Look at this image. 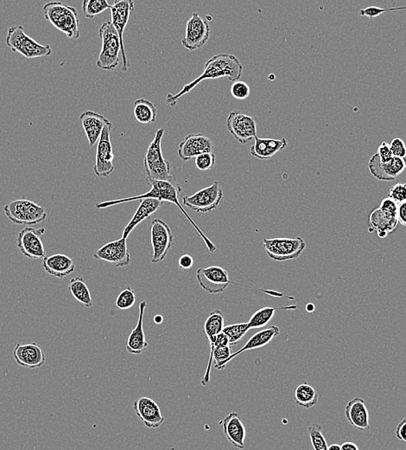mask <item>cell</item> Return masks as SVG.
I'll use <instances>...</instances> for the list:
<instances>
[{"label": "cell", "mask_w": 406, "mask_h": 450, "mask_svg": "<svg viewBox=\"0 0 406 450\" xmlns=\"http://www.w3.org/2000/svg\"><path fill=\"white\" fill-rule=\"evenodd\" d=\"M146 180L147 184L150 186V190L147 191V193L139 195V196L126 197V199L106 201V202L96 204L95 207L97 209H104V208L116 206V204L144 199H154L163 201V202L166 201V202L172 203L179 208V210L182 211L184 216H185L187 219L190 221V223L193 225V227L196 229L198 234H199L201 237L203 238V240L204 243H205L207 250H209L210 253H214V252L216 250V245L212 243V241H211L209 237L205 236V234L201 231L200 228L198 227V225L194 223L192 218H191L190 215L187 213V211L183 209L182 206H181L179 197L181 193H182V187H181L180 184L177 182V180L159 181L147 179Z\"/></svg>", "instance_id": "obj_1"}, {"label": "cell", "mask_w": 406, "mask_h": 450, "mask_svg": "<svg viewBox=\"0 0 406 450\" xmlns=\"http://www.w3.org/2000/svg\"><path fill=\"white\" fill-rule=\"evenodd\" d=\"M243 66L240 60L231 54H219L207 60L204 65L203 73L192 82L186 84L176 95L168 94L166 103L170 107H175L177 102L186 94L190 93L194 87L204 80L224 78L227 77L230 82L240 81L243 76Z\"/></svg>", "instance_id": "obj_2"}, {"label": "cell", "mask_w": 406, "mask_h": 450, "mask_svg": "<svg viewBox=\"0 0 406 450\" xmlns=\"http://www.w3.org/2000/svg\"><path fill=\"white\" fill-rule=\"evenodd\" d=\"M43 12L47 21L69 39L80 38V19L73 6L63 2H49L43 6Z\"/></svg>", "instance_id": "obj_3"}, {"label": "cell", "mask_w": 406, "mask_h": 450, "mask_svg": "<svg viewBox=\"0 0 406 450\" xmlns=\"http://www.w3.org/2000/svg\"><path fill=\"white\" fill-rule=\"evenodd\" d=\"M164 129H159L157 131L155 137L150 144L144 159V171L147 175V180L159 181L175 180V177L171 175L170 164L169 161L164 159L162 153V139Z\"/></svg>", "instance_id": "obj_4"}, {"label": "cell", "mask_w": 406, "mask_h": 450, "mask_svg": "<svg viewBox=\"0 0 406 450\" xmlns=\"http://www.w3.org/2000/svg\"><path fill=\"white\" fill-rule=\"evenodd\" d=\"M5 42L12 52H19L26 58L49 56L52 54L50 45H43L35 41L26 34L23 25L10 27Z\"/></svg>", "instance_id": "obj_5"}, {"label": "cell", "mask_w": 406, "mask_h": 450, "mask_svg": "<svg viewBox=\"0 0 406 450\" xmlns=\"http://www.w3.org/2000/svg\"><path fill=\"white\" fill-rule=\"evenodd\" d=\"M102 46L96 65L104 70H113L120 65V53H122L118 32L111 21L103 23L99 30Z\"/></svg>", "instance_id": "obj_6"}, {"label": "cell", "mask_w": 406, "mask_h": 450, "mask_svg": "<svg viewBox=\"0 0 406 450\" xmlns=\"http://www.w3.org/2000/svg\"><path fill=\"white\" fill-rule=\"evenodd\" d=\"M4 211L8 219L15 224H38L47 218L45 208L28 200L12 201L5 204Z\"/></svg>", "instance_id": "obj_7"}, {"label": "cell", "mask_w": 406, "mask_h": 450, "mask_svg": "<svg viewBox=\"0 0 406 450\" xmlns=\"http://www.w3.org/2000/svg\"><path fill=\"white\" fill-rule=\"evenodd\" d=\"M306 244L302 237H278L263 240V248L267 256L274 261H285L297 259L303 253Z\"/></svg>", "instance_id": "obj_8"}, {"label": "cell", "mask_w": 406, "mask_h": 450, "mask_svg": "<svg viewBox=\"0 0 406 450\" xmlns=\"http://www.w3.org/2000/svg\"><path fill=\"white\" fill-rule=\"evenodd\" d=\"M223 199V191L217 181L203 188L192 196H184V206L198 213H207L216 210Z\"/></svg>", "instance_id": "obj_9"}, {"label": "cell", "mask_w": 406, "mask_h": 450, "mask_svg": "<svg viewBox=\"0 0 406 450\" xmlns=\"http://www.w3.org/2000/svg\"><path fill=\"white\" fill-rule=\"evenodd\" d=\"M113 123L109 122L104 127L100 136L96 150L95 164L93 172L99 178H106L113 173L114 154L112 143H111V132L113 129Z\"/></svg>", "instance_id": "obj_10"}, {"label": "cell", "mask_w": 406, "mask_h": 450, "mask_svg": "<svg viewBox=\"0 0 406 450\" xmlns=\"http://www.w3.org/2000/svg\"><path fill=\"white\" fill-rule=\"evenodd\" d=\"M45 228L25 227L20 231L16 238V246L23 256L30 259H43L46 257V251L41 239V236L45 233Z\"/></svg>", "instance_id": "obj_11"}, {"label": "cell", "mask_w": 406, "mask_h": 450, "mask_svg": "<svg viewBox=\"0 0 406 450\" xmlns=\"http://www.w3.org/2000/svg\"><path fill=\"white\" fill-rule=\"evenodd\" d=\"M173 233L166 222L156 218L152 222L150 228V241H152L153 254V264L160 263L167 257L168 252L172 247Z\"/></svg>", "instance_id": "obj_12"}, {"label": "cell", "mask_w": 406, "mask_h": 450, "mask_svg": "<svg viewBox=\"0 0 406 450\" xmlns=\"http://www.w3.org/2000/svg\"><path fill=\"white\" fill-rule=\"evenodd\" d=\"M196 280L207 293H223L232 283L227 270L219 266L200 268L196 271Z\"/></svg>", "instance_id": "obj_13"}, {"label": "cell", "mask_w": 406, "mask_h": 450, "mask_svg": "<svg viewBox=\"0 0 406 450\" xmlns=\"http://www.w3.org/2000/svg\"><path fill=\"white\" fill-rule=\"evenodd\" d=\"M111 17L114 28L118 32L120 45H122V72H126L128 70L129 63L124 45L123 35L125 32L127 23H128L131 12L134 10V3L132 0H116L113 5L111 6Z\"/></svg>", "instance_id": "obj_14"}, {"label": "cell", "mask_w": 406, "mask_h": 450, "mask_svg": "<svg viewBox=\"0 0 406 450\" xmlns=\"http://www.w3.org/2000/svg\"><path fill=\"white\" fill-rule=\"evenodd\" d=\"M210 32L209 23L201 19L198 13L193 12L192 17L188 20L182 45L189 50L200 49L209 41Z\"/></svg>", "instance_id": "obj_15"}, {"label": "cell", "mask_w": 406, "mask_h": 450, "mask_svg": "<svg viewBox=\"0 0 406 450\" xmlns=\"http://www.w3.org/2000/svg\"><path fill=\"white\" fill-rule=\"evenodd\" d=\"M227 127L234 139L246 144L257 136V123L253 117L232 111L227 120Z\"/></svg>", "instance_id": "obj_16"}, {"label": "cell", "mask_w": 406, "mask_h": 450, "mask_svg": "<svg viewBox=\"0 0 406 450\" xmlns=\"http://www.w3.org/2000/svg\"><path fill=\"white\" fill-rule=\"evenodd\" d=\"M93 259L107 261L116 267H126L131 263L126 238L110 242L93 254Z\"/></svg>", "instance_id": "obj_17"}, {"label": "cell", "mask_w": 406, "mask_h": 450, "mask_svg": "<svg viewBox=\"0 0 406 450\" xmlns=\"http://www.w3.org/2000/svg\"><path fill=\"white\" fill-rule=\"evenodd\" d=\"M369 171L372 176L379 180L391 181L397 179L405 169L404 159L394 157L387 163L381 162L378 153L369 160Z\"/></svg>", "instance_id": "obj_18"}, {"label": "cell", "mask_w": 406, "mask_h": 450, "mask_svg": "<svg viewBox=\"0 0 406 450\" xmlns=\"http://www.w3.org/2000/svg\"><path fill=\"white\" fill-rule=\"evenodd\" d=\"M133 409L137 418L149 429H157L163 424L164 418L159 405L147 397L137 398L133 403Z\"/></svg>", "instance_id": "obj_19"}, {"label": "cell", "mask_w": 406, "mask_h": 450, "mask_svg": "<svg viewBox=\"0 0 406 450\" xmlns=\"http://www.w3.org/2000/svg\"><path fill=\"white\" fill-rule=\"evenodd\" d=\"M212 140L203 134H189L180 143L179 156L181 160L188 161L205 153H213Z\"/></svg>", "instance_id": "obj_20"}, {"label": "cell", "mask_w": 406, "mask_h": 450, "mask_svg": "<svg viewBox=\"0 0 406 450\" xmlns=\"http://www.w3.org/2000/svg\"><path fill=\"white\" fill-rule=\"evenodd\" d=\"M13 357L21 367L31 369L42 367L46 361L45 352L35 342L26 345L16 344L13 350Z\"/></svg>", "instance_id": "obj_21"}, {"label": "cell", "mask_w": 406, "mask_h": 450, "mask_svg": "<svg viewBox=\"0 0 406 450\" xmlns=\"http://www.w3.org/2000/svg\"><path fill=\"white\" fill-rule=\"evenodd\" d=\"M220 425H223L224 435L232 445L243 449L247 432L240 415L237 412H231L226 418L220 421Z\"/></svg>", "instance_id": "obj_22"}, {"label": "cell", "mask_w": 406, "mask_h": 450, "mask_svg": "<svg viewBox=\"0 0 406 450\" xmlns=\"http://www.w3.org/2000/svg\"><path fill=\"white\" fill-rule=\"evenodd\" d=\"M398 224L397 216L377 208L369 216V233H377L379 237L385 238L397 230Z\"/></svg>", "instance_id": "obj_23"}, {"label": "cell", "mask_w": 406, "mask_h": 450, "mask_svg": "<svg viewBox=\"0 0 406 450\" xmlns=\"http://www.w3.org/2000/svg\"><path fill=\"white\" fill-rule=\"evenodd\" d=\"M80 120L88 138L90 147L95 146L99 142L104 127L110 122L106 117L90 110L82 113L80 116Z\"/></svg>", "instance_id": "obj_24"}, {"label": "cell", "mask_w": 406, "mask_h": 450, "mask_svg": "<svg viewBox=\"0 0 406 450\" xmlns=\"http://www.w3.org/2000/svg\"><path fill=\"white\" fill-rule=\"evenodd\" d=\"M345 416L348 422L359 431H368L369 412L364 399L354 398L348 403L345 408Z\"/></svg>", "instance_id": "obj_25"}, {"label": "cell", "mask_w": 406, "mask_h": 450, "mask_svg": "<svg viewBox=\"0 0 406 450\" xmlns=\"http://www.w3.org/2000/svg\"><path fill=\"white\" fill-rule=\"evenodd\" d=\"M42 266L46 273L57 278L68 277L76 270L75 263L71 258L63 254L45 257L43 259Z\"/></svg>", "instance_id": "obj_26"}, {"label": "cell", "mask_w": 406, "mask_h": 450, "mask_svg": "<svg viewBox=\"0 0 406 450\" xmlns=\"http://www.w3.org/2000/svg\"><path fill=\"white\" fill-rule=\"evenodd\" d=\"M146 306V301L139 304V320H137L136 328L131 332L128 340H127L126 350L132 354L139 355L148 348V342L146 341L144 331V314Z\"/></svg>", "instance_id": "obj_27"}, {"label": "cell", "mask_w": 406, "mask_h": 450, "mask_svg": "<svg viewBox=\"0 0 406 450\" xmlns=\"http://www.w3.org/2000/svg\"><path fill=\"white\" fill-rule=\"evenodd\" d=\"M253 146L250 147V153L258 160H269L275 154L283 151L287 147V140L284 138L280 140L260 139L254 138Z\"/></svg>", "instance_id": "obj_28"}, {"label": "cell", "mask_w": 406, "mask_h": 450, "mask_svg": "<svg viewBox=\"0 0 406 450\" xmlns=\"http://www.w3.org/2000/svg\"><path fill=\"white\" fill-rule=\"evenodd\" d=\"M280 330L277 325H271V327L264 330H261L258 332H256L253 337L250 338V340L247 342V344L244 345L240 350L234 352V354L231 355V357L227 359L226 362L224 363L223 365V370L226 367L227 364L229 363L232 359L237 357L238 355L243 354V352L246 351L254 350V349H258L266 345H269L271 341H273L275 337H277L280 334Z\"/></svg>", "instance_id": "obj_29"}, {"label": "cell", "mask_w": 406, "mask_h": 450, "mask_svg": "<svg viewBox=\"0 0 406 450\" xmlns=\"http://www.w3.org/2000/svg\"><path fill=\"white\" fill-rule=\"evenodd\" d=\"M163 201H159L154 199H144L140 200L139 208L136 211L135 214L133 215L132 219L129 224L126 225L124 229L122 237L126 238L129 237V235L135 228L139 225L141 222H143L146 218L150 217V215L155 213L157 211L160 209L163 206Z\"/></svg>", "instance_id": "obj_30"}, {"label": "cell", "mask_w": 406, "mask_h": 450, "mask_svg": "<svg viewBox=\"0 0 406 450\" xmlns=\"http://www.w3.org/2000/svg\"><path fill=\"white\" fill-rule=\"evenodd\" d=\"M133 114L137 122L141 124L154 123L157 120L156 107L146 99L140 98L134 102Z\"/></svg>", "instance_id": "obj_31"}, {"label": "cell", "mask_w": 406, "mask_h": 450, "mask_svg": "<svg viewBox=\"0 0 406 450\" xmlns=\"http://www.w3.org/2000/svg\"><path fill=\"white\" fill-rule=\"evenodd\" d=\"M69 291L72 294L74 298L80 303L85 306L86 308L93 307V299L90 290L82 277H76L71 279L69 283Z\"/></svg>", "instance_id": "obj_32"}, {"label": "cell", "mask_w": 406, "mask_h": 450, "mask_svg": "<svg viewBox=\"0 0 406 450\" xmlns=\"http://www.w3.org/2000/svg\"><path fill=\"white\" fill-rule=\"evenodd\" d=\"M318 393L306 382L297 386L295 391V400L297 405L304 409H311L318 403Z\"/></svg>", "instance_id": "obj_33"}, {"label": "cell", "mask_w": 406, "mask_h": 450, "mask_svg": "<svg viewBox=\"0 0 406 450\" xmlns=\"http://www.w3.org/2000/svg\"><path fill=\"white\" fill-rule=\"evenodd\" d=\"M224 328V317L221 310L213 311L207 317L204 324L203 332L209 339L210 345L216 342L218 334L223 332Z\"/></svg>", "instance_id": "obj_34"}, {"label": "cell", "mask_w": 406, "mask_h": 450, "mask_svg": "<svg viewBox=\"0 0 406 450\" xmlns=\"http://www.w3.org/2000/svg\"><path fill=\"white\" fill-rule=\"evenodd\" d=\"M276 313V308L266 307L258 309L251 315L249 321L247 322L250 329H258L266 327Z\"/></svg>", "instance_id": "obj_35"}, {"label": "cell", "mask_w": 406, "mask_h": 450, "mask_svg": "<svg viewBox=\"0 0 406 450\" xmlns=\"http://www.w3.org/2000/svg\"><path fill=\"white\" fill-rule=\"evenodd\" d=\"M110 8L111 6L106 0H84L82 3L83 14L89 19H93Z\"/></svg>", "instance_id": "obj_36"}, {"label": "cell", "mask_w": 406, "mask_h": 450, "mask_svg": "<svg viewBox=\"0 0 406 450\" xmlns=\"http://www.w3.org/2000/svg\"><path fill=\"white\" fill-rule=\"evenodd\" d=\"M250 330L247 323H237L228 325L223 328V334H226L229 341V345H234L243 340L247 332Z\"/></svg>", "instance_id": "obj_37"}, {"label": "cell", "mask_w": 406, "mask_h": 450, "mask_svg": "<svg viewBox=\"0 0 406 450\" xmlns=\"http://www.w3.org/2000/svg\"><path fill=\"white\" fill-rule=\"evenodd\" d=\"M308 434L314 450H328V443L320 425L314 424L308 426Z\"/></svg>", "instance_id": "obj_38"}, {"label": "cell", "mask_w": 406, "mask_h": 450, "mask_svg": "<svg viewBox=\"0 0 406 450\" xmlns=\"http://www.w3.org/2000/svg\"><path fill=\"white\" fill-rule=\"evenodd\" d=\"M136 295L132 288L127 287L117 297L115 307L120 310H126L135 304Z\"/></svg>", "instance_id": "obj_39"}, {"label": "cell", "mask_w": 406, "mask_h": 450, "mask_svg": "<svg viewBox=\"0 0 406 450\" xmlns=\"http://www.w3.org/2000/svg\"><path fill=\"white\" fill-rule=\"evenodd\" d=\"M196 166L201 171L212 169L216 162V157L213 153H205L194 158Z\"/></svg>", "instance_id": "obj_40"}, {"label": "cell", "mask_w": 406, "mask_h": 450, "mask_svg": "<svg viewBox=\"0 0 406 450\" xmlns=\"http://www.w3.org/2000/svg\"><path fill=\"white\" fill-rule=\"evenodd\" d=\"M231 94L237 100H246L251 95V89L247 83L237 81L231 87Z\"/></svg>", "instance_id": "obj_41"}, {"label": "cell", "mask_w": 406, "mask_h": 450, "mask_svg": "<svg viewBox=\"0 0 406 450\" xmlns=\"http://www.w3.org/2000/svg\"><path fill=\"white\" fill-rule=\"evenodd\" d=\"M388 197L396 203L401 204L406 201V183H398L389 190Z\"/></svg>", "instance_id": "obj_42"}, {"label": "cell", "mask_w": 406, "mask_h": 450, "mask_svg": "<svg viewBox=\"0 0 406 450\" xmlns=\"http://www.w3.org/2000/svg\"><path fill=\"white\" fill-rule=\"evenodd\" d=\"M401 10H406V6H401V8L383 9L381 8H376V6H369L368 8L362 9L360 11L361 17H368L369 19L377 18V17L383 14L384 12L401 11Z\"/></svg>", "instance_id": "obj_43"}, {"label": "cell", "mask_w": 406, "mask_h": 450, "mask_svg": "<svg viewBox=\"0 0 406 450\" xmlns=\"http://www.w3.org/2000/svg\"><path fill=\"white\" fill-rule=\"evenodd\" d=\"M390 149L392 156L405 159L406 156V146L404 140L399 139V138H395L390 143Z\"/></svg>", "instance_id": "obj_44"}, {"label": "cell", "mask_w": 406, "mask_h": 450, "mask_svg": "<svg viewBox=\"0 0 406 450\" xmlns=\"http://www.w3.org/2000/svg\"><path fill=\"white\" fill-rule=\"evenodd\" d=\"M398 208V204L396 203L394 200H392L389 197H385V199L381 201L380 206V209L385 211V213L394 215V216H397Z\"/></svg>", "instance_id": "obj_45"}, {"label": "cell", "mask_w": 406, "mask_h": 450, "mask_svg": "<svg viewBox=\"0 0 406 450\" xmlns=\"http://www.w3.org/2000/svg\"><path fill=\"white\" fill-rule=\"evenodd\" d=\"M377 153L379 157H380L381 162L383 163L389 162L394 158L390 149V144L387 142H383L379 147Z\"/></svg>", "instance_id": "obj_46"}, {"label": "cell", "mask_w": 406, "mask_h": 450, "mask_svg": "<svg viewBox=\"0 0 406 450\" xmlns=\"http://www.w3.org/2000/svg\"><path fill=\"white\" fill-rule=\"evenodd\" d=\"M179 268L181 270H189L194 265V259L190 255H183L179 258Z\"/></svg>", "instance_id": "obj_47"}, {"label": "cell", "mask_w": 406, "mask_h": 450, "mask_svg": "<svg viewBox=\"0 0 406 450\" xmlns=\"http://www.w3.org/2000/svg\"><path fill=\"white\" fill-rule=\"evenodd\" d=\"M225 345H229V341H228V338L226 334H224L223 332H221L220 334H218L216 342H214L212 345H210V355L212 354L214 348L218 347H225Z\"/></svg>", "instance_id": "obj_48"}, {"label": "cell", "mask_w": 406, "mask_h": 450, "mask_svg": "<svg viewBox=\"0 0 406 450\" xmlns=\"http://www.w3.org/2000/svg\"><path fill=\"white\" fill-rule=\"evenodd\" d=\"M396 438L406 442V418L403 419L396 428Z\"/></svg>", "instance_id": "obj_49"}, {"label": "cell", "mask_w": 406, "mask_h": 450, "mask_svg": "<svg viewBox=\"0 0 406 450\" xmlns=\"http://www.w3.org/2000/svg\"><path fill=\"white\" fill-rule=\"evenodd\" d=\"M397 218L398 223L406 227V201L398 204Z\"/></svg>", "instance_id": "obj_50"}, {"label": "cell", "mask_w": 406, "mask_h": 450, "mask_svg": "<svg viewBox=\"0 0 406 450\" xmlns=\"http://www.w3.org/2000/svg\"><path fill=\"white\" fill-rule=\"evenodd\" d=\"M341 450H359L358 446L354 442H346L341 445Z\"/></svg>", "instance_id": "obj_51"}, {"label": "cell", "mask_w": 406, "mask_h": 450, "mask_svg": "<svg viewBox=\"0 0 406 450\" xmlns=\"http://www.w3.org/2000/svg\"><path fill=\"white\" fill-rule=\"evenodd\" d=\"M154 321H155V323L157 324H161L163 321V318L162 315H156L155 317H154Z\"/></svg>", "instance_id": "obj_52"}, {"label": "cell", "mask_w": 406, "mask_h": 450, "mask_svg": "<svg viewBox=\"0 0 406 450\" xmlns=\"http://www.w3.org/2000/svg\"><path fill=\"white\" fill-rule=\"evenodd\" d=\"M328 450H341V445L337 444V443H334V444L328 447Z\"/></svg>", "instance_id": "obj_53"}, {"label": "cell", "mask_w": 406, "mask_h": 450, "mask_svg": "<svg viewBox=\"0 0 406 450\" xmlns=\"http://www.w3.org/2000/svg\"><path fill=\"white\" fill-rule=\"evenodd\" d=\"M307 311L308 312H312L314 310V306L313 304H308L306 307Z\"/></svg>", "instance_id": "obj_54"}, {"label": "cell", "mask_w": 406, "mask_h": 450, "mask_svg": "<svg viewBox=\"0 0 406 450\" xmlns=\"http://www.w3.org/2000/svg\"><path fill=\"white\" fill-rule=\"evenodd\" d=\"M404 161H405V168H406V156H405V159H404Z\"/></svg>", "instance_id": "obj_55"}]
</instances>
